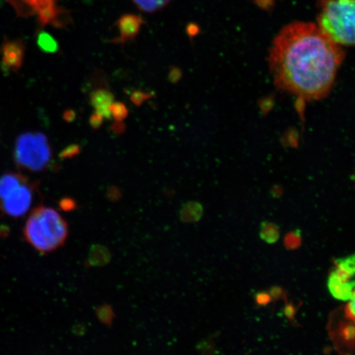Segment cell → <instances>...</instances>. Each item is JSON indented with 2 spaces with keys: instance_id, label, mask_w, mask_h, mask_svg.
<instances>
[{
  "instance_id": "cell-21",
  "label": "cell",
  "mask_w": 355,
  "mask_h": 355,
  "mask_svg": "<svg viewBox=\"0 0 355 355\" xmlns=\"http://www.w3.org/2000/svg\"><path fill=\"white\" fill-rule=\"evenodd\" d=\"M104 118L101 116L98 113H94L91 115L90 119H89V123H90L91 127L93 130H99L101 128L102 124H103Z\"/></svg>"
},
{
  "instance_id": "cell-8",
  "label": "cell",
  "mask_w": 355,
  "mask_h": 355,
  "mask_svg": "<svg viewBox=\"0 0 355 355\" xmlns=\"http://www.w3.org/2000/svg\"><path fill=\"white\" fill-rule=\"evenodd\" d=\"M20 13H37L39 19H46L60 11L55 0H10Z\"/></svg>"
},
{
  "instance_id": "cell-14",
  "label": "cell",
  "mask_w": 355,
  "mask_h": 355,
  "mask_svg": "<svg viewBox=\"0 0 355 355\" xmlns=\"http://www.w3.org/2000/svg\"><path fill=\"white\" fill-rule=\"evenodd\" d=\"M260 236L263 241L268 243L277 242L279 238L278 226L270 222H264L261 225Z\"/></svg>"
},
{
  "instance_id": "cell-27",
  "label": "cell",
  "mask_w": 355,
  "mask_h": 355,
  "mask_svg": "<svg viewBox=\"0 0 355 355\" xmlns=\"http://www.w3.org/2000/svg\"><path fill=\"white\" fill-rule=\"evenodd\" d=\"M285 314L288 319H293L295 317V309L292 304H287L285 308Z\"/></svg>"
},
{
  "instance_id": "cell-4",
  "label": "cell",
  "mask_w": 355,
  "mask_h": 355,
  "mask_svg": "<svg viewBox=\"0 0 355 355\" xmlns=\"http://www.w3.org/2000/svg\"><path fill=\"white\" fill-rule=\"evenodd\" d=\"M13 157L17 167L30 172L46 170L52 161V149L43 132L21 133L15 141Z\"/></svg>"
},
{
  "instance_id": "cell-1",
  "label": "cell",
  "mask_w": 355,
  "mask_h": 355,
  "mask_svg": "<svg viewBox=\"0 0 355 355\" xmlns=\"http://www.w3.org/2000/svg\"><path fill=\"white\" fill-rule=\"evenodd\" d=\"M344 59L343 47L331 42L316 24L295 21L275 38L269 66L278 88L313 101L329 94Z\"/></svg>"
},
{
  "instance_id": "cell-18",
  "label": "cell",
  "mask_w": 355,
  "mask_h": 355,
  "mask_svg": "<svg viewBox=\"0 0 355 355\" xmlns=\"http://www.w3.org/2000/svg\"><path fill=\"white\" fill-rule=\"evenodd\" d=\"M340 336L345 343H353L354 338V327L353 324H344L340 329Z\"/></svg>"
},
{
  "instance_id": "cell-2",
  "label": "cell",
  "mask_w": 355,
  "mask_h": 355,
  "mask_svg": "<svg viewBox=\"0 0 355 355\" xmlns=\"http://www.w3.org/2000/svg\"><path fill=\"white\" fill-rule=\"evenodd\" d=\"M24 235L35 250L46 254L65 242L68 225L59 212L41 207L35 209L26 220Z\"/></svg>"
},
{
  "instance_id": "cell-12",
  "label": "cell",
  "mask_w": 355,
  "mask_h": 355,
  "mask_svg": "<svg viewBox=\"0 0 355 355\" xmlns=\"http://www.w3.org/2000/svg\"><path fill=\"white\" fill-rule=\"evenodd\" d=\"M37 46L40 50L47 54H55L59 51V43L50 33L42 32L38 34Z\"/></svg>"
},
{
  "instance_id": "cell-7",
  "label": "cell",
  "mask_w": 355,
  "mask_h": 355,
  "mask_svg": "<svg viewBox=\"0 0 355 355\" xmlns=\"http://www.w3.org/2000/svg\"><path fill=\"white\" fill-rule=\"evenodd\" d=\"M144 24L143 17L137 15H124L119 17L116 21V26L119 32V37L114 38L111 42L124 44L135 40L139 34L141 25Z\"/></svg>"
},
{
  "instance_id": "cell-22",
  "label": "cell",
  "mask_w": 355,
  "mask_h": 355,
  "mask_svg": "<svg viewBox=\"0 0 355 355\" xmlns=\"http://www.w3.org/2000/svg\"><path fill=\"white\" fill-rule=\"evenodd\" d=\"M98 316L101 321L105 323L110 322L112 320V311L107 306H104V307L99 309Z\"/></svg>"
},
{
  "instance_id": "cell-28",
  "label": "cell",
  "mask_w": 355,
  "mask_h": 355,
  "mask_svg": "<svg viewBox=\"0 0 355 355\" xmlns=\"http://www.w3.org/2000/svg\"><path fill=\"white\" fill-rule=\"evenodd\" d=\"M346 312H347V316H349V318H352V321H354V300H349V303L348 304L347 310H346Z\"/></svg>"
},
{
  "instance_id": "cell-24",
  "label": "cell",
  "mask_w": 355,
  "mask_h": 355,
  "mask_svg": "<svg viewBox=\"0 0 355 355\" xmlns=\"http://www.w3.org/2000/svg\"><path fill=\"white\" fill-rule=\"evenodd\" d=\"M125 130V124L123 121H115L112 125V131L116 135H121Z\"/></svg>"
},
{
  "instance_id": "cell-3",
  "label": "cell",
  "mask_w": 355,
  "mask_h": 355,
  "mask_svg": "<svg viewBox=\"0 0 355 355\" xmlns=\"http://www.w3.org/2000/svg\"><path fill=\"white\" fill-rule=\"evenodd\" d=\"M316 25L320 32L337 46H353L355 0H323Z\"/></svg>"
},
{
  "instance_id": "cell-10",
  "label": "cell",
  "mask_w": 355,
  "mask_h": 355,
  "mask_svg": "<svg viewBox=\"0 0 355 355\" xmlns=\"http://www.w3.org/2000/svg\"><path fill=\"white\" fill-rule=\"evenodd\" d=\"M354 282H340L332 277L331 275L328 279V288L331 295L335 299L341 301H349L354 300Z\"/></svg>"
},
{
  "instance_id": "cell-26",
  "label": "cell",
  "mask_w": 355,
  "mask_h": 355,
  "mask_svg": "<svg viewBox=\"0 0 355 355\" xmlns=\"http://www.w3.org/2000/svg\"><path fill=\"white\" fill-rule=\"evenodd\" d=\"M60 205L63 209L68 211L72 209L74 206V202L72 199L70 198H65L64 200H62L60 202Z\"/></svg>"
},
{
  "instance_id": "cell-11",
  "label": "cell",
  "mask_w": 355,
  "mask_h": 355,
  "mask_svg": "<svg viewBox=\"0 0 355 355\" xmlns=\"http://www.w3.org/2000/svg\"><path fill=\"white\" fill-rule=\"evenodd\" d=\"M354 256L336 261V269L331 275L340 282H350L355 272Z\"/></svg>"
},
{
  "instance_id": "cell-13",
  "label": "cell",
  "mask_w": 355,
  "mask_h": 355,
  "mask_svg": "<svg viewBox=\"0 0 355 355\" xmlns=\"http://www.w3.org/2000/svg\"><path fill=\"white\" fill-rule=\"evenodd\" d=\"M140 10L153 13L166 7L171 0H132Z\"/></svg>"
},
{
  "instance_id": "cell-20",
  "label": "cell",
  "mask_w": 355,
  "mask_h": 355,
  "mask_svg": "<svg viewBox=\"0 0 355 355\" xmlns=\"http://www.w3.org/2000/svg\"><path fill=\"white\" fill-rule=\"evenodd\" d=\"M286 246L290 250L298 248L301 243V235L299 232H292L286 235L285 239Z\"/></svg>"
},
{
  "instance_id": "cell-5",
  "label": "cell",
  "mask_w": 355,
  "mask_h": 355,
  "mask_svg": "<svg viewBox=\"0 0 355 355\" xmlns=\"http://www.w3.org/2000/svg\"><path fill=\"white\" fill-rule=\"evenodd\" d=\"M34 187L26 178L17 173L0 177V211L11 217H21L30 210Z\"/></svg>"
},
{
  "instance_id": "cell-29",
  "label": "cell",
  "mask_w": 355,
  "mask_h": 355,
  "mask_svg": "<svg viewBox=\"0 0 355 355\" xmlns=\"http://www.w3.org/2000/svg\"><path fill=\"white\" fill-rule=\"evenodd\" d=\"M270 296H272V298L274 299H278L279 297H282V288H272V291H270Z\"/></svg>"
},
{
  "instance_id": "cell-25",
  "label": "cell",
  "mask_w": 355,
  "mask_h": 355,
  "mask_svg": "<svg viewBox=\"0 0 355 355\" xmlns=\"http://www.w3.org/2000/svg\"><path fill=\"white\" fill-rule=\"evenodd\" d=\"M76 112L73 110H67L64 111L63 119L66 122L72 123L76 119Z\"/></svg>"
},
{
  "instance_id": "cell-19",
  "label": "cell",
  "mask_w": 355,
  "mask_h": 355,
  "mask_svg": "<svg viewBox=\"0 0 355 355\" xmlns=\"http://www.w3.org/2000/svg\"><path fill=\"white\" fill-rule=\"evenodd\" d=\"M81 152V148L78 144H72L67 146L60 154V158L62 159H72L77 157Z\"/></svg>"
},
{
  "instance_id": "cell-23",
  "label": "cell",
  "mask_w": 355,
  "mask_h": 355,
  "mask_svg": "<svg viewBox=\"0 0 355 355\" xmlns=\"http://www.w3.org/2000/svg\"><path fill=\"white\" fill-rule=\"evenodd\" d=\"M256 303L260 306L268 305L272 301V296L266 292H259L255 296Z\"/></svg>"
},
{
  "instance_id": "cell-6",
  "label": "cell",
  "mask_w": 355,
  "mask_h": 355,
  "mask_svg": "<svg viewBox=\"0 0 355 355\" xmlns=\"http://www.w3.org/2000/svg\"><path fill=\"white\" fill-rule=\"evenodd\" d=\"M1 55L2 69L6 72H17L24 63L25 44L20 40H8L3 44Z\"/></svg>"
},
{
  "instance_id": "cell-16",
  "label": "cell",
  "mask_w": 355,
  "mask_h": 355,
  "mask_svg": "<svg viewBox=\"0 0 355 355\" xmlns=\"http://www.w3.org/2000/svg\"><path fill=\"white\" fill-rule=\"evenodd\" d=\"M202 214V208L199 204H190V205L185 207L183 211H182V216L184 217V220L189 218L191 221H196L200 219Z\"/></svg>"
},
{
  "instance_id": "cell-9",
  "label": "cell",
  "mask_w": 355,
  "mask_h": 355,
  "mask_svg": "<svg viewBox=\"0 0 355 355\" xmlns=\"http://www.w3.org/2000/svg\"><path fill=\"white\" fill-rule=\"evenodd\" d=\"M90 103L95 109V112L98 113L104 119H110V106L114 103V96L108 88H99L91 92Z\"/></svg>"
},
{
  "instance_id": "cell-15",
  "label": "cell",
  "mask_w": 355,
  "mask_h": 355,
  "mask_svg": "<svg viewBox=\"0 0 355 355\" xmlns=\"http://www.w3.org/2000/svg\"><path fill=\"white\" fill-rule=\"evenodd\" d=\"M111 116L115 121H123L128 117V110L127 106L121 101L114 102L110 106Z\"/></svg>"
},
{
  "instance_id": "cell-17",
  "label": "cell",
  "mask_w": 355,
  "mask_h": 355,
  "mask_svg": "<svg viewBox=\"0 0 355 355\" xmlns=\"http://www.w3.org/2000/svg\"><path fill=\"white\" fill-rule=\"evenodd\" d=\"M152 93L136 90L131 93L130 100L136 106H141L145 103L146 101L152 99Z\"/></svg>"
}]
</instances>
